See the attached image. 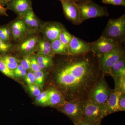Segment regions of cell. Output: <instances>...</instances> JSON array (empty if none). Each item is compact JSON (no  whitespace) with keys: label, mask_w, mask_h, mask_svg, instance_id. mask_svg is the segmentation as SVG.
I'll return each instance as SVG.
<instances>
[{"label":"cell","mask_w":125,"mask_h":125,"mask_svg":"<svg viewBox=\"0 0 125 125\" xmlns=\"http://www.w3.org/2000/svg\"><path fill=\"white\" fill-rule=\"evenodd\" d=\"M87 54L66 55L58 66L55 80L58 90L66 101H85L102 75L99 64Z\"/></svg>","instance_id":"6da1fadb"},{"label":"cell","mask_w":125,"mask_h":125,"mask_svg":"<svg viewBox=\"0 0 125 125\" xmlns=\"http://www.w3.org/2000/svg\"><path fill=\"white\" fill-rule=\"evenodd\" d=\"M107 116L105 105L97 104L88 98L84 101L82 121L94 125H101L102 120Z\"/></svg>","instance_id":"7a4b0ae2"},{"label":"cell","mask_w":125,"mask_h":125,"mask_svg":"<svg viewBox=\"0 0 125 125\" xmlns=\"http://www.w3.org/2000/svg\"><path fill=\"white\" fill-rule=\"evenodd\" d=\"M57 108L59 111L67 116L74 125L83 120L84 101L79 100L66 101L63 105Z\"/></svg>","instance_id":"3957f363"},{"label":"cell","mask_w":125,"mask_h":125,"mask_svg":"<svg viewBox=\"0 0 125 125\" xmlns=\"http://www.w3.org/2000/svg\"><path fill=\"white\" fill-rule=\"evenodd\" d=\"M125 34V14L116 19H110L103 32L102 36L119 42Z\"/></svg>","instance_id":"277c9868"},{"label":"cell","mask_w":125,"mask_h":125,"mask_svg":"<svg viewBox=\"0 0 125 125\" xmlns=\"http://www.w3.org/2000/svg\"><path fill=\"white\" fill-rule=\"evenodd\" d=\"M77 4L80 10L81 23L91 18L108 16L109 15L106 7L101 6L92 0Z\"/></svg>","instance_id":"5b68a950"},{"label":"cell","mask_w":125,"mask_h":125,"mask_svg":"<svg viewBox=\"0 0 125 125\" xmlns=\"http://www.w3.org/2000/svg\"><path fill=\"white\" fill-rule=\"evenodd\" d=\"M111 90L102 75L90 92L88 98L99 105H105Z\"/></svg>","instance_id":"8992f818"},{"label":"cell","mask_w":125,"mask_h":125,"mask_svg":"<svg viewBox=\"0 0 125 125\" xmlns=\"http://www.w3.org/2000/svg\"><path fill=\"white\" fill-rule=\"evenodd\" d=\"M124 57L125 52L120 45L111 51L98 57L99 66L103 75L109 74L113 66Z\"/></svg>","instance_id":"52a82bcc"},{"label":"cell","mask_w":125,"mask_h":125,"mask_svg":"<svg viewBox=\"0 0 125 125\" xmlns=\"http://www.w3.org/2000/svg\"><path fill=\"white\" fill-rule=\"evenodd\" d=\"M92 52L98 57L111 51L120 45L118 42L102 36L96 41L90 43Z\"/></svg>","instance_id":"ba28073f"},{"label":"cell","mask_w":125,"mask_h":125,"mask_svg":"<svg viewBox=\"0 0 125 125\" xmlns=\"http://www.w3.org/2000/svg\"><path fill=\"white\" fill-rule=\"evenodd\" d=\"M61 2L65 16L67 19L76 25L81 23L80 10L77 3L72 0H62Z\"/></svg>","instance_id":"9c48e42d"},{"label":"cell","mask_w":125,"mask_h":125,"mask_svg":"<svg viewBox=\"0 0 125 125\" xmlns=\"http://www.w3.org/2000/svg\"><path fill=\"white\" fill-rule=\"evenodd\" d=\"M69 55H78L92 52L90 43L73 36L68 47Z\"/></svg>","instance_id":"30bf717a"},{"label":"cell","mask_w":125,"mask_h":125,"mask_svg":"<svg viewBox=\"0 0 125 125\" xmlns=\"http://www.w3.org/2000/svg\"><path fill=\"white\" fill-rule=\"evenodd\" d=\"M63 28L62 25L59 23H48L45 24L43 28V33L45 39L51 42L58 39Z\"/></svg>","instance_id":"8fae6325"},{"label":"cell","mask_w":125,"mask_h":125,"mask_svg":"<svg viewBox=\"0 0 125 125\" xmlns=\"http://www.w3.org/2000/svg\"><path fill=\"white\" fill-rule=\"evenodd\" d=\"M7 6V9L13 10L21 16L32 10L31 0H11Z\"/></svg>","instance_id":"7c38bea8"},{"label":"cell","mask_w":125,"mask_h":125,"mask_svg":"<svg viewBox=\"0 0 125 125\" xmlns=\"http://www.w3.org/2000/svg\"><path fill=\"white\" fill-rule=\"evenodd\" d=\"M122 93H123L115 88L112 90L110 96L105 105L107 115L119 112L118 101Z\"/></svg>","instance_id":"4fadbf2b"},{"label":"cell","mask_w":125,"mask_h":125,"mask_svg":"<svg viewBox=\"0 0 125 125\" xmlns=\"http://www.w3.org/2000/svg\"><path fill=\"white\" fill-rule=\"evenodd\" d=\"M65 99L62 94L55 88L48 89V106L57 108L65 103Z\"/></svg>","instance_id":"5bb4252c"},{"label":"cell","mask_w":125,"mask_h":125,"mask_svg":"<svg viewBox=\"0 0 125 125\" xmlns=\"http://www.w3.org/2000/svg\"><path fill=\"white\" fill-rule=\"evenodd\" d=\"M11 32L14 39L18 40L23 37L27 30V26L22 20L15 21L11 26Z\"/></svg>","instance_id":"9a60e30c"},{"label":"cell","mask_w":125,"mask_h":125,"mask_svg":"<svg viewBox=\"0 0 125 125\" xmlns=\"http://www.w3.org/2000/svg\"><path fill=\"white\" fill-rule=\"evenodd\" d=\"M109 74L113 77H125V57L119 60L111 68Z\"/></svg>","instance_id":"2e32d148"},{"label":"cell","mask_w":125,"mask_h":125,"mask_svg":"<svg viewBox=\"0 0 125 125\" xmlns=\"http://www.w3.org/2000/svg\"><path fill=\"white\" fill-rule=\"evenodd\" d=\"M38 48V55L53 57L55 55L52 49L51 42L47 39L39 41Z\"/></svg>","instance_id":"e0dca14e"},{"label":"cell","mask_w":125,"mask_h":125,"mask_svg":"<svg viewBox=\"0 0 125 125\" xmlns=\"http://www.w3.org/2000/svg\"><path fill=\"white\" fill-rule=\"evenodd\" d=\"M21 16L27 26L34 29L38 28L39 22L32 10Z\"/></svg>","instance_id":"ac0fdd59"},{"label":"cell","mask_w":125,"mask_h":125,"mask_svg":"<svg viewBox=\"0 0 125 125\" xmlns=\"http://www.w3.org/2000/svg\"><path fill=\"white\" fill-rule=\"evenodd\" d=\"M38 41L36 37L28 39L21 44L19 47L21 51L25 53L31 52L36 47Z\"/></svg>","instance_id":"d6986e66"},{"label":"cell","mask_w":125,"mask_h":125,"mask_svg":"<svg viewBox=\"0 0 125 125\" xmlns=\"http://www.w3.org/2000/svg\"><path fill=\"white\" fill-rule=\"evenodd\" d=\"M52 49L54 54L68 55V47L65 46L58 39L51 42Z\"/></svg>","instance_id":"ffe728a7"},{"label":"cell","mask_w":125,"mask_h":125,"mask_svg":"<svg viewBox=\"0 0 125 125\" xmlns=\"http://www.w3.org/2000/svg\"><path fill=\"white\" fill-rule=\"evenodd\" d=\"M52 57L51 56L40 55L36 57L40 69L42 70L52 67L54 64Z\"/></svg>","instance_id":"44dd1931"},{"label":"cell","mask_w":125,"mask_h":125,"mask_svg":"<svg viewBox=\"0 0 125 125\" xmlns=\"http://www.w3.org/2000/svg\"><path fill=\"white\" fill-rule=\"evenodd\" d=\"M1 57L7 67L11 70H14L19 65L18 60L12 56L6 55Z\"/></svg>","instance_id":"7402d4cb"},{"label":"cell","mask_w":125,"mask_h":125,"mask_svg":"<svg viewBox=\"0 0 125 125\" xmlns=\"http://www.w3.org/2000/svg\"><path fill=\"white\" fill-rule=\"evenodd\" d=\"M73 36V35L69 33L64 27L59 35L58 39L65 46L68 47Z\"/></svg>","instance_id":"603a6c76"},{"label":"cell","mask_w":125,"mask_h":125,"mask_svg":"<svg viewBox=\"0 0 125 125\" xmlns=\"http://www.w3.org/2000/svg\"><path fill=\"white\" fill-rule=\"evenodd\" d=\"M35 80V84L42 89L45 81V75L43 72L41 71L33 72Z\"/></svg>","instance_id":"cb8c5ba5"},{"label":"cell","mask_w":125,"mask_h":125,"mask_svg":"<svg viewBox=\"0 0 125 125\" xmlns=\"http://www.w3.org/2000/svg\"><path fill=\"white\" fill-rule=\"evenodd\" d=\"M36 101L40 105L48 106V89L43 91L36 97Z\"/></svg>","instance_id":"d4e9b609"},{"label":"cell","mask_w":125,"mask_h":125,"mask_svg":"<svg viewBox=\"0 0 125 125\" xmlns=\"http://www.w3.org/2000/svg\"><path fill=\"white\" fill-rule=\"evenodd\" d=\"M0 71L8 77L12 78L15 77L14 71L10 69L7 67L5 62L2 60L1 57H0Z\"/></svg>","instance_id":"484cf974"},{"label":"cell","mask_w":125,"mask_h":125,"mask_svg":"<svg viewBox=\"0 0 125 125\" xmlns=\"http://www.w3.org/2000/svg\"><path fill=\"white\" fill-rule=\"evenodd\" d=\"M115 82V88L122 93H125V77L113 78Z\"/></svg>","instance_id":"4316f807"},{"label":"cell","mask_w":125,"mask_h":125,"mask_svg":"<svg viewBox=\"0 0 125 125\" xmlns=\"http://www.w3.org/2000/svg\"><path fill=\"white\" fill-rule=\"evenodd\" d=\"M15 76L17 78L25 77L27 74V71L21 65H18V66L14 70Z\"/></svg>","instance_id":"83f0119b"},{"label":"cell","mask_w":125,"mask_h":125,"mask_svg":"<svg viewBox=\"0 0 125 125\" xmlns=\"http://www.w3.org/2000/svg\"><path fill=\"white\" fill-rule=\"evenodd\" d=\"M30 59L31 70L33 72H37L42 71L39 66L36 57L33 56L30 57Z\"/></svg>","instance_id":"f1b7e54d"},{"label":"cell","mask_w":125,"mask_h":125,"mask_svg":"<svg viewBox=\"0 0 125 125\" xmlns=\"http://www.w3.org/2000/svg\"><path fill=\"white\" fill-rule=\"evenodd\" d=\"M104 4L125 6V0H102Z\"/></svg>","instance_id":"f546056e"},{"label":"cell","mask_w":125,"mask_h":125,"mask_svg":"<svg viewBox=\"0 0 125 125\" xmlns=\"http://www.w3.org/2000/svg\"><path fill=\"white\" fill-rule=\"evenodd\" d=\"M28 89L31 94L35 97L38 96L41 93L40 88L35 84L28 85Z\"/></svg>","instance_id":"4dcf8cb0"},{"label":"cell","mask_w":125,"mask_h":125,"mask_svg":"<svg viewBox=\"0 0 125 125\" xmlns=\"http://www.w3.org/2000/svg\"><path fill=\"white\" fill-rule=\"evenodd\" d=\"M20 64L26 70H32L30 64V57H29L28 56L24 57L21 61Z\"/></svg>","instance_id":"1f68e13d"},{"label":"cell","mask_w":125,"mask_h":125,"mask_svg":"<svg viewBox=\"0 0 125 125\" xmlns=\"http://www.w3.org/2000/svg\"><path fill=\"white\" fill-rule=\"evenodd\" d=\"M11 45L4 42L0 38V52L6 53L10 50Z\"/></svg>","instance_id":"d6a6232c"},{"label":"cell","mask_w":125,"mask_h":125,"mask_svg":"<svg viewBox=\"0 0 125 125\" xmlns=\"http://www.w3.org/2000/svg\"><path fill=\"white\" fill-rule=\"evenodd\" d=\"M118 108L119 111H125V93H122L119 98Z\"/></svg>","instance_id":"836d02e7"},{"label":"cell","mask_w":125,"mask_h":125,"mask_svg":"<svg viewBox=\"0 0 125 125\" xmlns=\"http://www.w3.org/2000/svg\"><path fill=\"white\" fill-rule=\"evenodd\" d=\"M24 78L25 81L28 85L35 84V80L32 72H29L27 73Z\"/></svg>","instance_id":"e575fe53"},{"label":"cell","mask_w":125,"mask_h":125,"mask_svg":"<svg viewBox=\"0 0 125 125\" xmlns=\"http://www.w3.org/2000/svg\"><path fill=\"white\" fill-rule=\"evenodd\" d=\"M0 38L4 42H6L8 40L7 37L5 34L3 28L0 27Z\"/></svg>","instance_id":"d590c367"},{"label":"cell","mask_w":125,"mask_h":125,"mask_svg":"<svg viewBox=\"0 0 125 125\" xmlns=\"http://www.w3.org/2000/svg\"><path fill=\"white\" fill-rule=\"evenodd\" d=\"M7 9L2 6L0 3V15L7 16Z\"/></svg>","instance_id":"8d00e7d4"},{"label":"cell","mask_w":125,"mask_h":125,"mask_svg":"<svg viewBox=\"0 0 125 125\" xmlns=\"http://www.w3.org/2000/svg\"><path fill=\"white\" fill-rule=\"evenodd\" d=\"M4 28L5 34L7 37L8 40H9L11 33V30L8 27H5V28Z\"/></svg>","instance_id":"74e56055"},{"label":"cell","mask_w":125,"mask_h":125,"mask_svg":"<svg viewBox=\"0 0 125 125\" xmlns=\"http://www.w3.org/2000/svg\"><path fill=\"white\" fill-rule=\"evenodd\" d=\"M11 0H0V3L2 6L4 7L5 5H7Z\"/></svg>","instance_id":"f35d334b"},{"label":"cell","mask_w":125,"mask_h":125,"mask_svg":"<svg viewBox=\"0 0 125 125\" xmlns=\"http://www.w3.org/2000/svg\"><path fill=\"white\" fill-rule=\"evenodd\" d=\"M76 125H94L90 123H88V122H85L84 121H82L79 122L78 124Z\"/></svg>","instance_id":"ab89813d"},{"label":"cell","mask_w":125,"mask_h":125,"mask_svg":"<svg viewBox=\"0 0 125 125\" xmlns=\"http://www.w3.org/2000/svg\"><path fill=\"white\" fill-rule=\"evenodd\" d=\"M72 0L74 1L75 2H76V3H80L85 2V1H87L88 0Z\"/></svg>","instance_id":"60d3db41"},{"label":"cell","mask_w":125,"mask_h":125,"mask_svg":"<svg viewBox=\"0 0 125 125\" xmlns=\"http://www.w3.org/2000/svg\"><path fill=\"white\" fill-rule=\"evenodd\" d=\"M60 0L61 1H62V0Z\"/></svg>","instance_id":"b9f144b4"}]
</instances>
